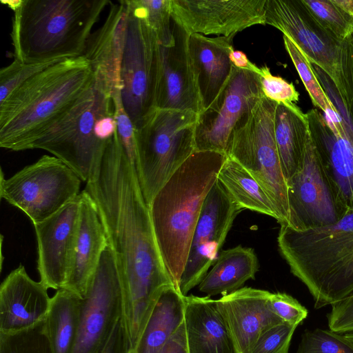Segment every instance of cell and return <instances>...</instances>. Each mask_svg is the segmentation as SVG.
Instances as JSON below:
<instances>
[{
    "mask_svg": "<svg viewBox=\"0 0 353 353\" xmlns=\"http://www.w3.org/2000/svg\"><path fill=\"white\" fill-rule=\"evenodd\" d=\"M198 114L156 108L134 129L135 169L148 206L172 174L196 152Z\"/></svg>",
    "mask_w": 353,
    "mask_h": 353,
    "instance_id": "52a82bcc",
    "label": "cell"
},
{
    "mask_svg": "<svg viewBox=\"0 0 353 353\" xmlns=\"http://www.w3.org/2000/svg\"><path fill=\"white\" fill-rule=\"evenodd\" d=\"M266 0H170L172 19L190 34L234 37L265 25Z\"/></svg>",
    "mask_w": 353,
    "mask_h": 353,
    "instance_id": "2e32d148",
    "label": "cell"
},
{
    "mask_svg": "<svg viewBox=\"0 0 353 353\" xmlns=\"http://www.w3.org/2000/svg\"><path fill=\"white\" fill-rule=\"evenodd\" d=\"M312 140L345 208H353V132L337 112L307 113Z\"/></svg>",
    "mask_w": 353,
    "mask_h": 353,
    "instance_id": "d6986e66",
    "label": "cell"
},
{
    "mask_svg": "<svg viewBox=\"0 0 353 353\" xmlns=\"http://www.w3.org/2000/svg\"><path fill=\"white\" fill-rule=\"evenodd\" d=\"M271 293L245 287L217 300L239 353H249L261 334L283 323L269 307L268 299Z\"/></svg>",
    "mask_w": 353,
    "mask_h": 353,
    "instance_id": "7402d4cb",
    "label": "cell"
},
{
    "mask_svg": "<svg viewBox=\"0 0 353 353\" xmlns=\"http://www.w3.org/2000/svg\"><path fill=\"white\" fill-rule=\"evenodd\" d=\"M172 34L170 45H160L156 108L199 114L203 106L189 51L190 34L173 19Z\"/></svg>",
    "mask_w": 353,
    "mask_h": 353,
    "instance_id": "ac0fdd59",
    "label": "cell"
},
{
    "mask_svg": "<svg viewBox=\"0 0 353 353\" xmlns=\"http://www.w3.org/2000/svg\"><path fill=\"white\" fill-rule=\"evenodd\" d=\"M230 198L243 210L248 209L277 221L273 204L251 174L235 160L227 157L217 177Z\"/></svg>",
    "mask_w": 353,
    "mask_h": 353,
    "instance_id": "f546056e",
    "label": "cell"
},
{
    "mask_svg": "<svg viewBox=\"0 0 353 353\" xmlns=\"http://www.w3.org/2000/svg\"><path fill=\"white\" fill-rule=\"evenodd\" d=\"M184 322L188 353H239L217 300L185 296Z\"/></svg>",
    "mask_w": 353,
    "mask_h": 353,
    "instance_id": "cb8c5ba5",
    "label": "cell"
},
{
    "mask_svg": "<svg viewBox=\"0 0 353 353\" xmlns=\"http://www.w3.org/2000/svg\"><path fill=\"white\" fill-rule=\"evenodd\" d=\"M93 81L84 56L61 60L31 77L0 103V146L30 150Z\"/></svg>",
    "mask_w": 353,
    "mask_h": 353,
    "instance_id": "3957f363",
    "label": "cell"
},
{
    "mask_svg": "<svg viewBox=\"0 0 353 353\" xmlns=\"http://www.w3.org/2000/svg\"><path fill=\"white\" fill-rule=\"evenodd\" d=\"M277 103L263 95L235 125L225 155L241 165L256 180L271 200L277 222L290 226L288 181L274 137Z\"/></svg>",
    "mask_w": 353,
    "mask_h": 353,
    "instance_id": "9c48e42d",
    "label": "cell"
},
{
    "mask_svg": "<svg viewBox=\"0 0 353 353\" xmlns=\"http://www.w3.org/2000/svg\"><path fill=\"white\" fill-rule=\"evenodd\" d=\"M265 20L332 79L352 118L353 34L337 39L313 19L301 0H266Z\"/></svg>",
    "mask_w": 353,
    "mask_h": 353,
    "instance_id": "ba28073f",
    "label": "cell"
},
{
    "mask_svg": "<svg viewBox=\"0 0 353 353\" xmlns=\"http://www.w3.org/2000/svg\"><path fill=\"white\" fill-rule=\"evenodd\" d=\"M283 39L285 48L299 73L313 105L323 113L329 111L337 112L320 84L310 62L287 36L283 34Z\"/></svg>",
    "mask_w": 353,
    "mask_h": 353,
    "instance_id": "d6a6232c",
    "label": "cell"
},
{
    "mask_svg": "<svg viewBox=\"0 0 353 353\" xmlns=\"http://www.w3.org/2000/svg\"><path fill=\"white\" fill-rule=\"evenodd\" d=\"M80 194L59 211L34 225L37 241V270L48 288L63 289L66 283L76 241Z\"/></svg>",
    "mask_w": 353,
    "mask_h": 353,
    "instance_id": "e0dca14e",
    "label": "cell"
},
{
    "mask_svg": "<svg viewBox=\"0 0 353 353\" xmlns=\"http://www.w3.org/2000/svg\"><path fill=\"white\" fill-rule=\"evenodd\" d=\"M288 186L290 208L288 227L295 230L332 225L347 210L310 134L302 161L288 181Z\"/></svg>",
    "mask_w": 353,
    "mask_h": 353,
    "instance_id": "7c38bea8",
    "label": "cell"
},
{
    "mask_svg": "<svg viewBox=\"0 0 353 353\" xmlns=\"http://www.w3.org/2000/svg\"><path fill=\"white\" fill-rule=\"evenodd\" d=\"M14 12V59L47 62L83 56L94 25L109 0L1 1Z\"/></svg>",
    "mask_w": 353,
    "mask_h": 353,
    "instance_id": "277c9868",
    "label": "cell"
},
{
    "mask_svg": "<svg viewBox=\"0 0 353 353\" xmlns=\"http://www.w3.org/2000/svg\"><path fill=\"white\" fill-rule=\"evenodd\" d=\"M112 99L114 108V117L117 122V132L119 139L130 161L135 165L134 126L123 107L120 90L113 92Z\"/></svg>",
    "mask_w": 353,
    "mask_h": 353,
    "instance_id": "ab89813d",
    "label": "cell"
},
{
    "mask_svg": "<svg viewBox=\"0 0 353 353\" xmlns=\"http://www.w3.org/2000/svg\"><path fill=\"white\" fill-rule=\"evenodd\" d=\"M296 328L284 322L270 327L261 334L249 353H289Z\"/></svg>",
    "mask_w": 353,
    "mask_h": 353,
    "instance_id": "74e56055",
    "label": "cell"
},
{
    "mask_svg": "<svg viewBox=\"0 0 353 353\" xmlns=\"http://www.w3.org/2000/svg\"><path fill=\"white\" fill-rule=\"evenodd\" d=\"M101 353H130V345L122 318L117 323Z\"/></svg>",
    "mask_w": 353,
    "mask_h": 353,
    "instance_id": "b9f144b4",
    "label": "cell"
},
{
    "mask_svg": "<svg viewBox=\"0 0 353 353\" xmlns=\"http://www.w3.org/2000/svg\"><path fill=\"white\" fill-rule=\"evenodd\" d=\"M296 353H353V344L330 329L305 330Z\"/></svg>",
    "mask_w": 353,
    "mask_h": 353,
    "instance_id": "e575fe53",
    "label": "cell"
},
{
    "mask_svg": "<svg viewBox=\"0 0 353 353\" xmlns=\"http://www.w3.org/2000/svg\"><path fill=\"white\" fill-rule=\"evenodd\" d=\"M344 12L353 17V0H334Z\"/></svg>",
    "mask_w": 353,
    "mask_h": 353,
    "instance_id": "f6af8a7d",
    "label": "cell"
},
{
    "mask_svg": "<svg viewBox=\"0 0 353 353\" xmlns=\"http://www.w3.org/2000/svg\"><path fill=\"white\" fill-rule=\"evenodd\" d=\"M108 245L105 228L96 205L83 190L80 193L79 223L72 259L63 289L83 299Z\"/></svg>",
    "mask_w": 353,
    "mask_h": 353,
    "instance_id": "603a6c76",
    "label": "cell"
},
{
    "mask_svg": "<svg viewBox=\"0 0 353 353\" xmlns=\"http://www.w3.org/2000/svg\"><path fill=\"white\" fill-rule=\"evenodd\" d=\"M116 132L112 97L94 81L30 150L49 152L86 182Z\"/></svg>",
    "mask_w": 353,
    "mask_h": 353,
    "instance_id": "8992f818",
    "label": "cell"
},
{
    "mask_svg": "<svg viewBox=\"0 0 353 353\" xmlns=\"http://www.w3.org/2000/svg\"><path fill=\"white\" fill-rule=\"evenodd\" d=\"M242 210L217 180L204 201L193 234L180 281L179 290L183 296L205 277Z\"/></svg>",
    "mask_w": 353,
    "mask_h": 353,
    "instance_id": "9a60e30c",
    "label": "cell"
},
{
    "mask_svg": "<svg viewBox=\"0 0 353 353\" xmlns=\"http://www.w3.org/2000/svg\"><path fill=\"white\" fill-rule=\"evenodd\" d=\"M199 285L208 296L231 293L250 279L259 270L257 256L252 248L238 245L223 250Z\"/></svg>",
    "mask_w": 353,
    "mask_h": 353,
    "instance_id": "484cf974",
    "label": "cell"
},
{
    "mask_svg": "<svg viewBox=\"0 0 353 353\" xmlns=\"http://www.w3.org/2000/svg\"><path fill=\"white\" fill-rule=\"evenodd\" d=\"M126 5L143 18L155 32L161 46L172 43V18L170 0H125Z\"/></svg>",
    "mask_w": 353,
    "mask_h": 353,
    "instance_id": "4dcf8cb0",
    "label": "cell"
},
{
    "mask_svg": "<svg viewBox=\"0 0 353 353\" xmlns=\"http://www.w3.org/2000/svg\"><path fill=\"white\" fill-rule=\"evenodd\" d=\"M234 37H208L190 34V54L201 99L203 110L208 108L228 81L233 65L230 55Z\"/></svg>",
    "mask_w": 353,
    "mask_h": 353,
    "instance_id": "d4e9b609",
    "label": "cell"
},
{
    "mask_svg": "<svg viewBox=\"0 0 353 353\" xmlns=\"http://www.w3.org/2000/svg\"><path fill=\"white\" fill-rule=\"evenodd\" d=\"M309 128L306 113L277 103L274 137L284 176L288 181L299 168L305 150Z\"/></svg>",
    "mask_w": 353,
    "mask_h": 353,
    "instance_id": "83f0119b",
    "label": "cell"
},
{
    "mask_svg": "<svg viewBox=\"0 0 353 353\" xmlns=\"http://www.w3.org/2000/svg\"><path fill=\"white\" fill-rule=\"evenodd\" d=\"M123 1L127 18L121 65V97L136 129L156 109L160 43L145 20Z\"/></svg>",
    "mask_w": 353,
    "mask_h": 353,
    "instance_id": "8fae6325",
    "label": "cell"
},
{
    "mask_svg": "<svg viewBox=\"0 0 353 353\" xmlns=\"http://www.w3.org/2000/svg\"><path fill=\"white\" fill-rule=\"evenodd\" d=\"M123 315V295L113 254L108 245L85 296L72 353H101Z\"/></svg>",
    "mask_w": 353,
    "mask_h": 353,
    "instance_id": "4fadbf2b",
    "label": "cell"
},
{
    "mask_svg": "<svg viewBox=\"0 0 353 353\" xmlns=\"http://www.w3.org/2000/svg\"><path fill=\"white\" fill-rule=\"evenodd\" d=\"M313 19L341 40L353 34V17L344 12L334 0H301Z\"/></svg>",
    "mask_w": 353,
    "mask_h": 353,
    "instance_id": "1f68e13d",
    "label": "cell"
},
{
    "mask_svg": "<svg viewBox=\"0 0 353 353\" xmlns=\"http://www.w3.org/2000/svg\"><path fill=\"white\" fill-rule=\"evenodd\" d=\"M117 132L94 165L83 190L96 205L115 260L122 289V321L132 352L161 292L173 283L158 246L135 165Z\"/></svg>",
    "mask_w": 353,
    "mask_h": 353,
    "instance_id": "6da1fadb",
    "label": "cell"
},
{
    "mask_svg": "<svg viewBox=\"0 0 353 353\" xmlns=\"http://www.w3.org/2000/svg\"><path fill=\"white\" fill-rule=\"evenodd\" d=\"M59 61L61 60L25 63L14 59L8 66L1 68L0 70V103L31 77Z\"/></svg>",
    "mask_w": 353,
    "mask_h": 353,
    "instance_id": "d590c367",
    "label": "cell"
},
{
    "mask_svg": "<svg viewBox=\"0 0 353 353\" xmlns=\"http://www.w3.org/2000/svg\"><path fill=\"white\" fill-rule=\"evenodd\" d=\"M268 305L283 322L297 327L307 316L308 311L296 299L285 292L271 293Z\"/></svg>",
    "mask_w": 353,
    "mask_h": 353,
    "instance_id": "f35d334b",
    "label": "cell"
},
{
    "mask_svg": "<svg viewBox=\"0 0 353 353\" xmlns=\"http://www.w3.org/2000/svg\"><path fill=\"white\" fill-rule=\"evenodd\" d=\"M185 296L174 285L161 292L130 353H157L184 321Z\"/></svg>",
    "mask_w": 353,
    "mask_h": 353,
    "instance_id": "4316f807",
    "label": "cell"
},
{
    "mask_svg": "<svg viewBox=\"0 0 353 353\" xmlns=\"http://www.w3.org/2000/svg\"><path fill=\"white\" fill-rule=\"evenodd\" d=\"M331 306L327 316L329 329L341 334L353 333V296Z\"/></svg>",
    "mask_w": 353,
    "mask_h": 353,
    "instance_id": "60d3db41",
    "label": "cell"
},
{
    "mask_svg": "<svg viewBox=\"0 0 353 353\" xmlns=\"http://www.w3.org/2000/svg\"><path fill=\"white\" fill-rule=\"evenodd\" d=\"M0 353H53L44 321L21 332L0 333Z\"/></svg>",
    "mask_w": 353,
    "mask_h": 353,
    "instance_id": "836d02e7",
    "label": "cell"
},
{
    "mask_svg": "<svg viewBox=\"0 0 353 353\" xmlns=\"http://www.w3.org/2000/svg\"><path fill=\"white\" fill-rule=\"evenodd\" d=\"M127 9L123 0L112 1L103 24L92 33L83 56L89 61L94 81L112 97L121 90V65L125 42Z\"/></svg>",
    "mask_w": 353,
    "mask_h": 353,
    "instance_id": "44dd1931",
    "label": "cell"
},
{
    "mask_svg": "<svg viewBox=\"0 0 353 353\" xmlns=\"http://www.w3.org/2000/svg\"><path fill=\"white\" fill-rule=\"evenodd\" d=\"M157 353H188L184 321Z\"/></svg>",
    "mask_w": 353,
    "mask_h": 353,
    "instance_id": "7bdbcfd3",
    "label": "cell"
},
{
    "mask_svg": "<svg viewBox=\"0 0 353 353\" xmlns=\"http://www.w3.org/2000/svg\"><path fill=\"white\" fill-rule=\"evenodd\" d=\"M279 251L316 309L353 296V208L336 223L305 230L281 225Z\"/></svg>",
    "mask_w": 353,
    "mask_h": 353,
    "instance_id": "5b68a950",
    "label": "cell"
},
{
    "mask_svg": "<svg viewBox=\"0 0 353 353\" xmlns=\"http://www.w3.org/2000/svg\"><path fill=\"white\" fill-rule=\"evenodd\" d=\"M258 74L265 97L277 103H283L299 113H303L296 105L299 100V93L293 83L273 75L266 65L259 68Z\"/></svg>",
    "mask_w": 353,
    "mask_h": 353,
    "instance_id": "8d00e7d4",
    "label": "cell"
},
{
    "mask_svg": "<svg viewBox=\"0 0 353 353\" xmlns=\"http://www.w3.org/2000/svg\"><path fill=\"white\" fill-rule=\"evenodd\" d=\"M263 95L259 74L233 65L228 81L215 100L198 114L194 132L196 151L225 154L235 125Z\"/></svg>",
    "mask_w": 353,
    "mask_h": 353,
    "instance_id": "5bb4252c",
    "label": "cell"
},
{
    "mask_svg": "<svg viewBox=\"0 0 353 353\" xmlns=\"http://www.w3.org/2000/svg\"><path fill=\"white\" fill-rule=\"evenodd\" d=\"M81 299L66 289L57 290L44 321L53 353H72L80 321Z\"/></svg>",
    "mask_w": 353,
    "mask_h": 353,
    "instance_id": "f1b7e54d",
    "label": "cell"
},
{
    "mask_svg": "<svg viewBox=\"0 0 353 353\" xmlns=\"http://www.w3.org/2000/svg\"><path fill=\"white\" fill-rule=\"evenodd\" d=\"M224 154L196 151L172 174L149 208L155 237L165 266L180 291L193 234L204 201L217 181Z\"/></svg>",
    "mask_w": 353,
    "mask_h": 353,
    "instance_id": "7a4b0ae2",
    "label": "cell"
},
{
    "mask_svg": "<svg viewBox=\"0 0 353 353\" xmlns=\"http://www.w3.org/2000/svg\"><path fill=\"white\" fill-rule=\"evenodd\" d=\"M81 181L61 160L43 155L9 178H4L1 171L0 196L34 225L76 198L81 193Z\"/></svg>",
    "mask_w": 353,
    "mask_h": 353,
    "instance_id": "30bf717a",
    "label": "cell"
},
{
    "mask_svg": "<svg viewBox=\"0 0 353 353\" xmlns=\"http://www.w3.org/2000/svg\"><path fill=\"white\" fill-rule=\"evenodd\" d=\"M230 59L232 65L239 69L251 70L256 73L259 72V68L252 63L241 51L233 50L230 53Z\"/></svg>",
    "mask_w": 353,
    "mask_h": 353,
    "instance_id": "ee69618b",
    "label": "cell"
},
{
    "mask_svg": "<svg viewBox=\"0 0 353 353\" xmlns=\"http://www.w3.org/2000/svg\"><path fill=\"white\" fill-rule=\"evenodd\" d=\"M48 289L32 279L23 265L13 270L0 286V333H15L43 323L51 301Z\"/></svg>",
    "mask_w": 353,
    "mask_h": 353,
    "instance_id": "ffe728a7",
    "label": "cell"
},
{
    "mask_svg": "<svg viewBox=\"0 0 353 353\" xmlns=\"http://www.w3.org/2000/svg\"><path fill=\"white\" fill-rule=\"evenodd\" d=\"M345 338L353 344V333L345 334Z\"/></svg>",
    "mask_w": 353,
    "mask_h": 353,
    "instance_id": "bcb514c9",
    "label": "cell"
}]
</instances>
